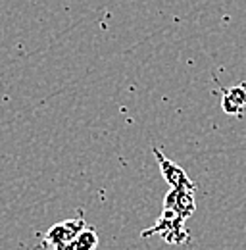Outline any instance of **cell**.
Returning <instances> with one entry per match:
<instances>
[{
	"label": "cell",
	"mask_w": 246,
	"mask_h": 250,
	"mask_svg": "<svg viewBox=\"0 0 246 250\" xmlns=\"http://www.w3.org/2000/svg\"><path fill=\"white\" fill-rule=\"evenodd\" d=\"M87 227V221L83 216L63 219L60 223L52 225L44 237H42V247L52 250H73V243L79 237V233Z\"/></svg>",
	"instance_id": "2"
},
{
	"label": "cell",
	"mask_w": 246,
	"mask_h": 250,
	"mask_svg": "<svg viewBox=\"0 0 246 250\" xmlns=\"http://www.w3.org/2000/svg\"><path fill=\"white\" fill-rule=\"evenodd\" d=\"M184 221H186V219L175 216V214L169 212V210H162L158 221L154 223L152 227L144 229V231L141 233V237H143V239H148V237L158 235V237H162L167 245L181 247V245L190 243V233H188Z\"/></svg>",
	"instance_id": "1"
},
{
	"label": "cell",
	"mask_w": 246,
	"mask_h": 250,
	"mask_svg": "<svg viewBox=\"0 0 246 250\" xmlns=\"http://www.w3.org/2000/svg\"><path fill=\"white\" fill-rule=\"evenodd\" d=\"M164 210H169L179 218L188 219L196 212L194 192L184 188H171L164 198Z\"/></svg>",
	"instance_id": "4"
},
{
	"label": "cell",
	"mask_w": 246,
	"mask_h": 250,
	"mask_svg": "<svg viewBox=\"0 0 246 250\" xmlns=\"http://www.w3.org/2000/svg\"><path fill=\"white\" fill-rule=\"evenodd\" d=\"M221 110L227 116H243L246 114V87L237 85L223 91L221 96Z\"/></svg>",
	"instance_id": "5"
},
{
	"label": "cell",
	"mask_w": 246,
	"mask_h": 250,
	"mask_svg": "<svg viewBox=\"0 0 246 250\" xmlns=\"http://www.w3.org/2000/svg\"><path fill=\"white\" fill-rule=\"evenodd\" d=\"M96 247H98V235L92 225H87L75 239L73 250H96Z\"/></svg>",
	"instance_id": "6"
},
{
	"label": "cell",
	"mask_w": 246,
	"mask_h": 250,
	"mask_svg": "<svg viewBox=\"0 0 246 250\" xmlns=\"http://www.w3.org/2000/svg\"><path fill=\"white\" fill-rule=\"evenodd\" d=\"M154 156H156V162L160 166V173L162 177L165 179V183L171 188H184V190H192L196 192V185L194 181L184 173V169L181 166H177L173 160H169L167 156H164V152L160 148H152Z\"/></svg>",
	"instance_id": "3"
}]
</instances>
